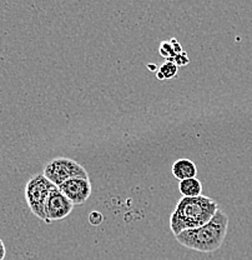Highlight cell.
<instances>
[{
	"instance_id": "obj_12",
	"label": "cell",
	"mask_w": 252,
	"mask_h": 260,
	"mask_svg": "<svg viewBox=\"0 0 252 260\" xmlns=\"http://www.w3.org/2000/svg\"><path fill=\"white\" fill-rule=\"evenodd\" d=\"M173 63L177 65V67H185V65H188L190 63V60L186 51L184 50L181 51L180 54H176V56L173 58Z\"/></svg>"
},
{
	"instance_id": "obj_15",
	"label": "cell",
	"mask_w": 252,
	"mask_h": 260,
	"mask_svg": "<svg viewBox=\"0 0 252 260\" xmlns=\"http://www.w3.org/2000/svg\"><path fill=\"white\" fill-rule=\"evenodd\" d=\"M148 68H149V69H150V72H158V67H156V65L149 64Z\"/></svg>"
},
{
	"instance_id": "obj_5",
	"label": "cell",
	"mask_w": 252,
	"mask_h": 260,
	"mask_svg": "<svg viewBox=\"0 0 252 260\" xmlns=\"http://www.w3.org/2000/svg\"><path fill=\"white\" fill-rule=\"evenodd\" d=\"M75 205L61 193L60 189L55 186L49 194L47 204H45L47 223L63 220L67 215H70Z\"/></svg>"
},
{
	"instance_id": "obj_10",
	"label": "cell",
	"mask_w": 252,
	"mask_h": 260,
	"mask_svg": "<svg viewBox=\"0 0 252 260\" xmlns=\"http://www.w3.org/2000/svg\"><path fill=\"white\" fill-rule=\"evenodd\" d=\"M159 53L166 61H173V58L176 56V53L175 50H173L172 44L170 43V40H165V42H162L161 44H160Z\"/></svg>"
},
{
	"instance_id": "obj_6",
	"label": "cell",
	"mask_w": 252,
	"mask_h": 260,
	"mask_svg": "<svg viewBox=\"0 0 252 260\" xmlns=\"http://www.w3.org/2000/svg\"><path fill=\"white\" fill-rule=\"evenodd\" d=\"M58 188L74 205L84 204L93 193L90 178L69 179Z\"/></svg>"
},
{
	"instance_id": "obj_9",
	"label": "cell",
	"mask_w": 252,
	"mask_h": 260,
	"mask_svg": "<svg viewBox=\"0 0 252 260\" xmlns=\"http://www.w3.org/2000/svg\"><path fill=\"white\" fill-rule=\"evenodd\" d=\"M178 67L173 61H165L156 72L159 80H171L177 75Z\"/></svg>"
},
{
	"instance_id": "obj_3",
	"label": "cell",
	"mask_w": 252,
	"mask_h": 260,
	"mask_svg": "<svg viewBox=\"0 0 252 260\" xmlns=\"http://www.w3.org/2000/svg\"><path fill=\"white\" fill-rule=\"evenodd\" d=\"M49 179L44 177V174H37L28 180L25 185V200L29 209L37 218L47 221L45 215V204L50 191L55 188Z\"/></svg>"
},
{
	"instance_id": "obj_8",
	"label": "cell",
	"mask_w": 252,
	"mask_h": 260,
	"mask_svg": "<svg viewBox=\"0 0 252 260\" xmlns=\"http://www.w3.org/2000/svg\"><path fill=\"white\" fill-rule=\"evenodd\" d=\"M178 190L183 194V197L195 198L202 195V184L197 178L185 179L178 183Z\"/></svg>"
},
{
	"instance_id": "obj_2",
	"label": "cell",
	"mask_w": 252,
	"mask_h": 260,
	"mask_svg": "<svg viewBox=\"0 0 252 260\" xmlns=\"http://www.w3.org/2000/svg\"><path fill=\"white\" fill-rule=\"evenodd\" d=\"M229 228V216L219 209L208 223L196 229L185 230L175 237L178 244L200 253H213L224 244Z\"/></svg>"
},
{
	"instance_id": "obj_13",
	"label": "cell",
	"mask_w": 252,
	"mask_h": 260,
	"mask_svg": "<svg viewBox=\"0 0 252 260\" xmlns=\"http://www.w3.org/2000/svg\"><path fill=\"white\" fill-rule=\"evenodd\" d=\"M170 43L172 44V48H173V50H175L176 54H180L181 51H184V49H183V47H181V44L177 42V40L175 39V38H172V39L170 40Z\"/></svg>"
},
{
	"instance_id": "obj_14",
	"label": "cell",
	"mask_w": 252,
	"mask_h": 260,
	"mask_svg": "<svg viewBox=\"0 0 252 260\" xmlns=\"http://www.w3.org/2000/svg\"><path fill=\"white\" fill-rule=\"evenodd\" d=\"M5 255H7V249H5L4 243L0 239V260H4Z\"/></svg>"
},
{
	"instance_id": "obj_4",
	"label": "cell",
	"mask_w": 252,
	"mask_h": 260,
	"mask_svg": "<svg viewBox=\"0 0 252 260\" xmlns=\"http://www.w3.org/2000/svg\"><path fill=\"white\" fill-rule=\"evenodd\" d=\"M44 177L49 179L54 185L59 186L73 178H89L88 172L77 160L69 158H55L44 167Z\"/></svg>"
},
{
	"instance_id": "obj_11",
	"label": "cell",
	"mask_w": 252,
	"mask_h": 260,
	"mask_svg": "<svg viewBox=\"0 0 252 260\" xmlns=\"http://www.w3.org/2000/svg\"><path fill=\"white\" fill-rule=\"evenodd\" d=\"M102 220H104V215L97 210L91 211L90 215H89V223L94 226L100 225V224L102 223Z\"/></svg>"
},
{
	"instance_id": "obj_1",
	"label": "cell",
	"mask_w": 252,
	"mask_h": 260,
	"mask_svg": "<svg viewBox=\"0 0 252 260\" xmlns=\"http://www.w3.org/2000/svg\"><path fill=\"white\" fill-rule=\"evenodd\" d=\"M218 210V203L205 195L195 198L183 197L170 216V228L172 234L176 237L185 230L205 225L212 219Z\"/></svg>"
},
{
	"instance_id": "obj_7",
	"label": "cell",
	"mask_w": 252,
	"mask_h": 260,
	"mask_svg": "<svg viewBox=\"0 0 252 260\" xmlns=\"http://www.w3.org/2000/svg\"><path fill=\"white\" fill-rule=\"evenodd\" d=\"M172 175L177 180L196 178L197 168L191 159H178L172 164Z\"/></svg>"
}]
</instances>
